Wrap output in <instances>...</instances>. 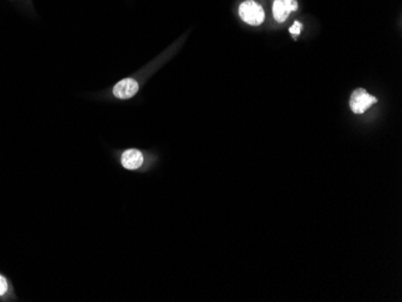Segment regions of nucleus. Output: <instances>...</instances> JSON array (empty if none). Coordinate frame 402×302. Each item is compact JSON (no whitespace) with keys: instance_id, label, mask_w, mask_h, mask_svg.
Listing matches in <instances>:
<instances>
[{"instance_id":"f257e3e1","label":"nucleus","mask_w":402,"mask_h":302,"mask_svg":"<svg viewBox=\"0 0 402 302\" xmlns=\"http://www.w3.org/2000/svg\"><path fill=\"white\" fill-rule=\"evenodd\" d=\"M240 17L251 25H260L265 19V12L262 5L254 0H246L239 8Z\"/></svg>"},{"instance_id":"f03ea898","label":"nucleus","mask_w":402,"mask_h":302,"mask_svg":"<svg viewBox=\"0 0 402 302\" xmlns=\"http://www.w3.org/2000/svg\"><path fill=\"white\" fill-rule=\"evenodd\" d=\"M377 101H379L377 98L370 96L364 88H357L350 96V109L357 115H361V114H364L365 111L369 110L370 107L376 104Z\"/></svg>"},{"instance_id":"7ed1b4c3","label":"nucleus","mask_w":402,"mask_h":302,"mask_svg":"<svg viewBox=\"0 0 402 302\" xmlns=\"http://www.w3.org/2000/svg\"><path fill=\"white\" fill-rule=\"evenodd\" d=\"M297 8L299 5L297 0H275L273 6V17L279 23H283L293 12L297 11Z\"/></svg>"},{"instance_id":"20e7f679","label":"nucleus","mask_w":402,"mask_h":302,"mask_svg":"<svg viewBox=\"0 0 402 302\" xmlns=\"http://www.w3.org/2000/svg\"><path fill=\"white\" fill-rule=\"evenodd\" d=\"M139 91V83L133 78H125L114 87V96L118 99H130Z\"/></svg>"},{"instance_id":"39448f33","label":"nucleus","mask_w":402,"mask_h":302,"mask_svg":"<svg viewBox=\"0 0 402 302\" xmlns=\"http://www.w3.org/2000/svg\"><path fill=\"white\" fill-rule=\"evenodd\" d=\"M144 163V155L138 149H128L122 155V165L128 170L139 169Z\"/></svg>"},{"instance_id":"423d86ee","label":"nucleus","mask_w":402,"mask_h":302,"mask_svg":"<svg viewBox=\"0 0 402 302\" xmlns=\"http://www.w3.org/2000/svg\"><path fill=\"white\" fill-rule=\"evenodd\" d=\"M8 289H9V285H8V281H6L5 277H3V276L0 274V296H3L4 294H6Z\"/></svg>"},{"instance_id":"0eeeda50","label":"nucleus","mask_w":402,"mask_h":302,"mask_svg":"<svg viewBox=\"0 0 402 302\" xmlns=\"http://www.w3.org/2000/svg\"><path fill=\"white\" fill-rule=\"evenodd\" d=\"M302 23H299V22H295L294 25H293L292 28H290V33L293 35H297V34H300V29H302Z\"/></svg>"}]
</instances>
